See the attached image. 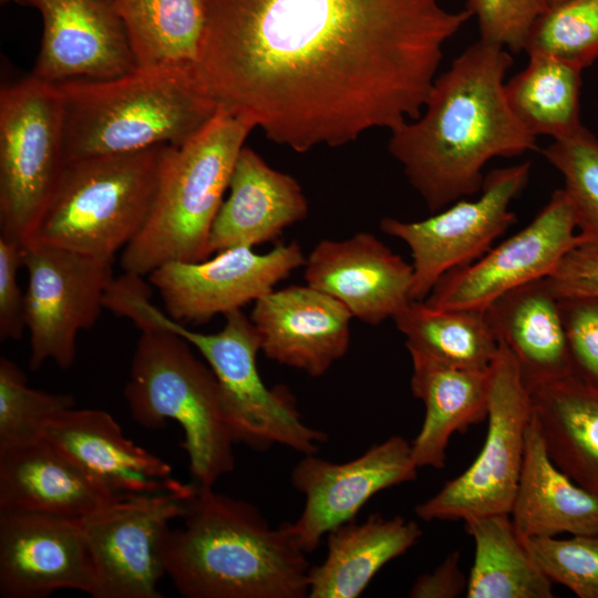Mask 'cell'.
<instances>
[{
	"label": "cell",
	"mask_w": 598,
	"mask_h": 598,
	"mask_svg": "<svg viewBox=\"0 0 598 598\" xmlns=\"http://www.w3.org/2000/svg\"><path fill=\"white\" fill-rule=\"evenodd\" d=\"M197 71L218 106L296 152L420 117L445 43L441 0H204Z\"/></svg>",
	"instance_id": "cell-1"
},
{
	"label": "cell",
	"mask_w": 598,
	"mask_h": 598,
	"mask_svg": "<svg viewBox=\"0 0 598 598\" xmlns=\"http://www.w3.org/2000/svg\"><path fill=\"white\" fill-rule=\"evenodd\" d=\"M512 64L511 51L480 39L435 78L420 117L391 132L388 150L431 212L480 193L492 158L538 150L506 101Z\"/></svg>",
	"instance_id": "cell-2"
},
{
	"label": "cell",
	"mask_w": 598,
	"mask_h": 598,
	"mask_svg": "<svg viewBox=\"0 0 598 598\" xmlns=\"http://www.w3.org/2000/svg\"><path fill=\"white\" fill-rule=\"evenodd\" d=\"M165 544V573L188 598L308 597L310 565L288 523L271 528L250 503L197 486Z\"/></svg>",
	"instance_id": "cell-3"
},
{
	"label": "cell",
	"mask_w": 598,
	"mask_h": 598,
	"mask_svg": "<svg viewBox=\"0 0 598 598\" xmlns=\"http://www.w3.org/2000/svg\"><path fill=\"white\" fill-rule=\"evenodd\" d=\"M63 103L65 164L179 146L217 112L196 64L136 66L123 75L56 83Z\"/></svg>",
	"instance_id": "cell-4"
},
{
	"label": "cell",
	"mask_w": 598,
	"mask_h": 598,
	"mask_svg": "<svg viewBox=\"0 0 598 598\" xmlns=\"http://www.w3.org/2000/svg\"><path fill=\"white\" fill-rule=\"evenodd\" d=\"M150 290L143 277L124 275L109 292L107 309L131 319L136 327H164L202 354L218 380L225 420L235 444L258 451L280 444L305 455L318 452L327 434L302 421L288 389H269L264 383L257 368L260 338L249 317L237 310L225 316L220 331L197 332L156 308Z\"/></svg>",
	"instance_id": "cell-5"
},
{
	"label": "cell",
	"mask_w": 598,
	"mask_h": 598,
	"mask_svg": "<svg viewBox=\"0 0 598 598\" xmlns=\"http://www.w3.org/2000/svg\"><path fill=\"white\" fill-rule=\"evenodd\" d=\"M254 128L249 120L219 107L194 136L172 148L151 214L122 250L124 272L144 277L171 261L195 262L212 255V226Z\"/></svg>",
	"instance_id": "cell-6"
},
{
	"label": "cell",
	"mask_w": 598,
	"mask_h": 598,
	"mask_svg": "<svg viewBox=\"0 0 598 598\" xmlns=\"http://www.w3.org/2000/svg\"><path fill=\"white\" fill-rule=\"evenodd\" d=\"M137 328L141 334L124 388L131 415L148 430L176 421L184 431L181 447L187 453L196 485L213 487L235 468V442L218 380L181 336L153 323Z\"/></svg>",
	"instance_id": "cell-7"
},
{
	"label": "cell",
	"mask_w": 598,
	"mask_h": 598,
	"mask_svg": "<svg viewBox=\"0 0 598 598\" xmlns=\"http://www.w3.org/2000/svg\"><path fill=\"white\" fill-rule=\"evenodd\" d=\"M173 147L66 163L31 239L114 259L145 225Z\"/></svg>",
	"instance_id": "cell-8"
},
{
	"label": "cell",
	"mask_w": 598,
	"mask_h": 598,
	"mask_svg": "<svg viewBox=\"0 0 598 598\" xmlns=\"http://www.w3.org/2000/svg\"><path fill=\"white\" fill-rule=\"evenodd\" d=\"M65 167L64 116L55 83L29 75L0 90V230L30 240Z\"/></svg>",
	"instance_id": "cell-9"
},
{
	"label": "cell",
	"mask_w": 598,
	"mask_h": 598,
	"mask_svg": "<svg viewBox=\"0 0 598 598\" xmlns=\"http://www.w3.org/2000/svg\"><path fill=\"white\" fill-rule=\"evenodd\" d=\"M532 415V393L515 358L499 343L489 368L487 433L482 450L462 474L415 506L416 516L431 522L509 514Z\"/></svg>",
	"instance_id": "cell-10"
},
{
	"label": "cell",
	"mask_w": 598,
	"mask_h": 598,
	"mask_svg": "<svg viewBox=\"0 0 598 598\" xmlns=\"http://www.w3.org/2000/svg\"><path fill=\"white\" fill-rule=\"evenodd\" d=\"M113 260L35 239L23 244L31 370H39L48 360L62 369L73 365L79 333L92 328L105 308V296L114 280Z\"/></svg>",
	"instance_id": "cell-11"
},
{
	"label": "cell",
	"mask_w": 598,
	"mask_h": 598,
	"mask_svg": "<svg viewBox=\"0 0 598 598\" xmlns=\"http://www.w3.org/2000/svg\"><path fill=\"white\" fill-rule=\"evenodd\" d=\"M197 485L130 494L79 519L94 565L93 598H162L171 523L184 516Z\"/></svg>",
	"instance_id": "cell-12"
},
{
	"label": "cell",
	"mask_w": 598,
	"mask_h": 598,
	"mask_svg": "<svg viewBox=\"0 0 598 598\" xmlns=\"http://www.w3.org/2000/svg\"><path fill=\"white\" fill-rule=\"evenodd\" d=\"M530 168L532 163L525 161L492 169L476 199L461 198L429 218L381 220V230L411 251L412 300H424L444 275L481 258L515 223L509 207L526 187Z\"/></svg>",
	"instance_id": "cell-13"
},
{
	"label": "cell",
	"mask_w": 598,
	"mask_h": 598,
	"mask_svg": "<svg viewBox=\"0 0 598 598\" xmlns=\"http://www.w3.org/2000/svg\"><path fill=\"white\" fill-rule=\"evenodd\" d=\"M563 188L522 230L474 262L450 271L423 300L440 309L485 310L503 295L546 278L581 241Z\"/></svg>",
	"instance_id": "cell-14"
},
{
	"label": "cell",
	"mask_w": 598,
	"mask_h": 598,
	"mask_svg": "<svg viewBox=\"0 0 598 598\" xmlns=\"http://www.w3.org/2000/svg\"><path fill=\"white\" fill-rule=\"evenodd\" d=\"M305 260L297 241L280 244L265 254L236 247L218 251L210 259L164 264L148 279L169 318L179 323H202L255 302L303 266Z\"/></svg>",
	"instance_id": "cell-15"
},
{
	"label": "cell",
	"mask_w": 598,
	"mask_h": 598,
	"mask_svg": "<svg viewBox=\"0 0 598 598\" xmlns=\"http://www.w3.org/2000/svg\"><path fill=\"white\" fill-rule=\"evenodd\" d=\"M417 470L411 443L400 435L344 463L307 454L291 472V483L303 494L305 506L299 518L288 523L289 529L300 548L311 553L324 534L354 520L372 496L414 481Z\"/></svg>",
	"instance_id": "cell-16"
},
{
	"label": "cell",
	"mask_w": 598,
	"mask_h": 598,
	"mask_svg": "<svg viewBox=\"0 0 598 598\" xmlns=\"http://www.w3.org/2000/svg\"><path fill=\"white\" fill-rule=\"evenodd\" d=\"M7 1V0H6ZM37 10L43 23L32 75L50 83L105 80L134 70L117 0H10Z\"/></svg>",
	"instance_id": "cell-17"
},
{
	"label": "cell",
	"mask_w": 598,
	"mask_h": 598,
	"mask_svg": "<svg viewBox=\"0 0 598 598\" xmlns=\"http://www.w3.org/2000/svg\"><path fill=\"white\" fill-rule=\"evenodd\" d=\"M93 559L79 519L0 512V595L42 598L58 589L91 595Z\"/></svg>",
	"instance_id": "cell-18"
},
{
	"label": "cell",
	"mask_w": 598,
	"mask_h": 598,
	"mask_svg": "<svg viewBox=\"0 0 598 598\" xmlns=\"http://www.w3.org/2000/svg\"><path fill=\"white\" fill-rule=\"evenodd\" d=\"M307 285L378 326L412 301L413 267L371 233L322 239L305 260Z\"/></svg>",
	"instance_id": "cell-19"
},
{
	"label": "cell",
	"mask_w": 598,
	"mask_h": 598,
	"mask_svg": "<svg viewBox=\"0 0 598 598\" xmlns=\"http://www.w3.org/2000/svg\"><path fill=\"white\" fill-rule=\"evenodd\" d=\"M249 318L268 359L315 378L323 375L350 346L352 315L309 285L271 290L255 301Z\"/></svg>",
	"instance_id": "cell-20"
},
{
	"label": "cell",
	"mask_w": 598,
	"mask_h": 598,
	"mask_svg": "<svg viewBox=\"0 0 598 598\" xmlns=\"http://www.w3.org/2000/svg\"><path fill=\"white\" fill-rule=\"evenodd\" d=\"M43 439L114 495L158 493L188 485L172 477L168 463L127 439L104 410H65L49 421Z\"/></svg>",
	"instance_id": "cell-21"
},
{
	"label": "cell",
	"mask_w": 598,
	"mask_h": 598,
	"mask_svg": "<svg viewBox=\"0 0 598 598\" xmlns=\"http://www.w3.org/2000/svg\"><path fill=\"white\" fill-rule=\"evenodd\" d=\"M228 189L212 226L210 254L274 241L308 215L299 183L246 146L237 157Z\"/></svg>",
	"instance_id": "cell-22"
},
{
	"label": "cell",
	"mask_w": 598,
	"mask_h": 598,
	"mask_svg": "<svg viewBox=\"0 0 598 598\" xmlns=\"http://www.w3.org/2000/svg\"><path fill=\"white\" fill-rule=\"evenodd\" d=\"M118 496L94 483L43 437L0 452V512L81 519Z\"/></svg>",
	"instance_id": "cell-23"
},
{
	"label": "cell",
	"mask_w": 598,
	"mask_h": 598,
	"mask_svg": "<svg viewBox=\"0 0 598 598\" xmlns=\"http://www.w3.org/2000/svg\"><path fill=\"white\" fill-rule=\"evenodd\" d=\"M484 311L530 392L573 375L559 298L547 277L503 295Z\"/></svg>",
	"instance_id": "cell-24"
},
{
	"label": "cell",
	"mask_w": 598,
	"mask_h": 598,
	"mask_svg": "<svg viewBox=\"0 0 598 598\" xmlns=\"http://www.w3.org/2000/svg\"><path fill=\"white\" fill-rule=\"evenodd\" d=\"M409 353L411 391L425 406L423 424L411 443L412 455L419 468L442 470L451 436L487 417L489 369L458 368L419 352Z\"/></svg>",
	"instance_id": "cell-25"
},
{
	"label": "cell",
	"mask_w": 598,
	"mask_h": 598,
	"mask_svg": "<svg viewBox=\"0 0 598 598\" xmlns=\"http://www.w3.org/2000/svg\"><path fill=\"white\" fill-rule=\"evenodd\" d=\"M509 515L522 539L598 534V496L553 462L533 415Z\"/></svg>",
	"instance_id": "cell-26"
},
{
	"label": "cell",
	"mask_w": 598,
	"mask_h": 598,
	"mask_svg": "<svg viewBox=\"0 0 598 598\" xmlns=\"http://www.w3.org/2000/svg\"><path fill=\"white\" fill-rule=\"evenodd\" d=\"M422 529L402 516L385 518L374 513L328 533V554L310 567L308 598H355L389 561L413 547Z\"/></svg>",
	"instance_id": "cell-27"
},
{
	"label": "cell",
	"mask_w": 598,
	"mask_h": 598,
	"mask_svg": "<svg viewBox=\"0 0 598 598\" xmlns=\"http://www.w3.org/2000/svg\"><path fill=\"white\" fill-rule=\"evenodd\" d=\"M530 393L533 416L549 457L598 496V385L569 375Z\"/></svg>",
	"instance_id": "cell-28"
},
{
	"label": "cell",
	"mask_w": 598,
	"mask_h": 598,
	"mask_svg": "<svg viewBox=\"0 0 598 598\" xmlns=\"http://www.w3.org/2000/svg\"><path fill=\"white\" fill-rule=\"evenodd\" d=\"M464 523L475 545L466 597H554L553 582L530 555L508 513L470 516Z\"/></svg>",
	"instance_id": "cell-29"
},
{
	"label": "cell",
	"mask_w": 598,
	"mask_h": 598,
	"mask_svg": "<svg viewBox=\"0 0 598 598\" xmlns=\"http://www.w3.org/2000/svg\"><path fill=\"white\" fill-rule=\"evenodd\" d=\"M528 63L504 84L508 106L534 136L561 138L578 131L582 69L550 54L528 55Z\"/></svg>",
	"instance_id": "cell-30"
},
{
	"label": "cell",
	"mask_w": 598,
	"mask_h": 598,
	"mask_svg": "<svg viewBox=\"0 0 598 598\" xmlns=\"http://www.w3.org/2000/svg\"><path fill=\"white\" fill-rule=\"evenodd\" d=\"M393 320L409 352L450 365L488 370L498 351L484 310L440 309L412 300Z\"/></svg>",
	"instance_id": "cell-31"
},
{
	"label": "cell",
	"mask_w": 598,
	"mask_h": 598,
	"mask_svg": "<svg viewBox=\"0 0 598 598\" xmlns=\"http://www.w3.org/2000/svg\"><path fill=\"white\" fill-rule=\"evenodd\" d=\"M136 65L196 64L204 0H117Z\"/></svg>",
	"instance_id": "cell-32"
},
{
	"label": "cell",
	"mask_w": 598,
	"mask_h": 598,
	"mask_svg": "<svg viewBox=\"0 0 598 598\" xmlns=\"http://www.w3.org/2000/svg\"><path fill=\"white\" fill-rule=\"evenodd\" d=\"M74 406L72 394L30 388L19 367L1 357L0 452L41 440L49 421Z\"/></svg>",
	"instance_id": "cell-33"
},
{
	"label": "cell",
	"mask_w": 598,
	"mask_h": 598,
	"mask_svg": "<svg viewBox=\"0 0 598 598\" xmlns=\"http://www.w3.org/2000/svg\"><path fill=\"white\" fill-rule=\"evenodd\" d=\"M564 179V192L582 241L598 243V140L585 126L542 150Z\"/></svg>",
	"instance_id": "cell-34"
},
{
	"label": "cell",
	"mask_w": 598,
	"mask_h": 598,
	"mask_svg": "<svg viewBox=\"0 0 598 598\" xmlns=\"http://www.w3.org/2000/svg\"><path fill=\"white\" fill-rule=\"evenodd\" d=\"M524 51L550 54L582 70L598 60V0H566L533 24Z\"/></svg>",
	"instance_id": "cell-35"
},
{
	"label": "cell",
	"mask_w": 598,
	"mask_h": 598,
	"mask_svg": "<svg viewBox=\"0 0 598 598\" xmlns=\"http://www.w3.org/2000/svg\"><path fill=\"white\" fill-rule=\"evenodd\" d=\"M523 540L553 584L568 588L579 598H598V534Z\"/></svg>",
	"instance_id": "cell-36"
},
{
	"label": "cell",
	"mask_w": 598,
	"mask_h": 598,
	"mask_svg": "<svg viewBox=\"0 0 598 598\" xmlns=\"http://www.w3.org/2000/svg\"><path fill=\"white\" fill-rule=\"evenodd\" d=\"M547 0H467L465 10L476 18L480 39L524 51L535 21L548 9Z\"/></svg>",
	"instance_id": "cell-37"
},
{
	"label": "cell",
	"mask_w": 598,
	"mask_h": 598,
	"mask_svg": "<svg viewBox=\"0 0 598 598\" xmlns=\"http://www.w3.org/2000/svg\"><path fill=\"white\" fill-rule=\"evenodd\" d=\"M558 298L573 375L598 385V296Z\"/></svg>",
	"instance_id": "cell-38"
},
{
	"label": "cell",
	"mask_w": 598,
	"mask_h": 598,
	"mask_svg": "<svg viewBox=\"0 0 598 598\" xmlns=\"http://www.w3.org/2000/svg\"><path fill=\"white\" fill-rule=\"evenodd\" d=\"M23 244L0 235V339L18 340L25 328L24 293L18 282Z\"/></svg>",
	"instance_id": "cell-39"
},
{
	"label": "cell",
	"mask_w": 598,
	"mask_h": 598,
	"mask_svg": "<svg viewBox=\"0 0 598 598\" xmlns=\"http://www.w3.org/2000/svg\"><path fill=\"white\" fill-rule=\"evenodd\" d=\"M547 279L557 297L598 296V243L581 240Z\"/></svg>",
	"instance_id": "cell-40"
},
{
	"label": "cell",
	"mask_w": 598,
	"mask_h": 598,
	"mask_svg": "<svg viewBox=\"0 0 598 598\" xmlns=\"http://www.w3.org/2000/svg\"><path fill=\"white\" fill-rule=\"evenodd\" d=\"M458 550L450 553L431 573L421 575L410 590L413 598H454L467 588V577L460 567Z\"/></svg>",
	"instance_id": "cell-41"
},
{
	"label": "cell",
	"mask_w": 598,
	"mask_h": 598,
	"mask_svg": "<svg viewBox=\"0 0 598 598\" xmlns=\"http://www.w3.org/2000/svg\"><path fill=\"white\" fill-rule=\"evenodd\" d=\"M564 1H566V0H547L549 7L557 6V4H559V3L564 2Z\"/></svg>",
	"instance_id": "cell-42"
}]
</instances>
